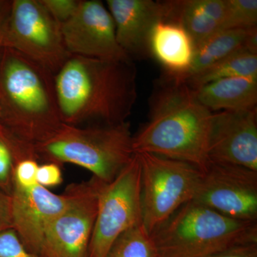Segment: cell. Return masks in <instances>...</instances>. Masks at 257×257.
I'll return each instance as SVG.
<instances>
[{
    "label": "cell",
    "instance_id": "1f68e13d",
    "mask_svg": "<svg viewBox=\"0 0 257 257\" xmlns=\"http://www.w3.org/2000/svg\"><path fill=\"white\" fill-rule=\"evenodd\" d=\"M2 50H3V48L0 49V55H1Z\"/></svg>",
    "mask_w": 257,
    "mask_h": 257
},
{
    "label": "cell",
    "instance_id": "ffe728a7",
    "mask_svg": "<svg viewBox=\"0 0 257 257\" xmlns=\"http://www.w3.org/2000/svg\"><path fill=\"white\" fill-rule=\"evenodd\" d=\"M106 257H159V255L152 235L140 224L121 234Z\"/></svg>",
    "mask_w": 257,
    "mask_h": 257
},
{
    "label": "cell",
    "instance_id": "44dd1931",
    "mask_svg": "<svg viewBox=\"0 0 257 257\" xmlns=\"http://www.w3.org/2000/svg\"><path fill=\"white\" fill-rule=\"evenodd\" d=\"M26 158L37 160L33 150L16 142L0 138V189L11 194L15 164Z\"/></svg>",
    "mask_w": 257,
    "mask_h": 257
},
{
    "label": "cell",
    "instance_id": "4dcf8cb0",
    "mask_svg": "<svg viewBox=\"0 0 257 257\" xmlns=\"http://www.w3.org/2000/svg\"><path fill=\"white\" fill-rule=\"evenodd\" d=\"M0 138L4 139V140H10V141L16 142V143H18V142L15 141L14 139L12 138L10 136L9 134L7 133V131L5 130L4 126H3V124H2L1 118H0Z\"/></svg>",
    "mask_w": 257,
    "mask_h": 257
},
{
    "label": "cell",
    "instance_id": "83f0119b",
    "mask_svg": "<svg viewBox=\"0 0 257 257\" xmlns=\"http://www.w3.org/2000/svg\"><path fill=\"white\" fill-rule=\"evenodd\" d=\"M12 228L11 197L0 189V232Z\"/></svg>",
    "mask_w": 257,
    "mask_h": 257
},
{
    "label": "cell",
    "instance_id": "8fae6325",
    "mask_svg": "<svg viewBox=\"0 0 257 257\" xmlns=\"http://www.w3.org/2000/svg\"><path fill=\"white\" fill-rule=\"evenodd\" d=\"M61 31L64 45L71 55L133 61L118 44L114 20L106 5L99 0H81L74 16L61 25Z\"/></svg>",
    "mask_w": 257,
    "mask_h": 257
},
{
    "label": "cell",
    "instance_id": "d6986e66",
    "mask_svg": "<svg viewBox=\"0 0 257 257\" xmlns=\"http://www.w3.org/2000/svg\"><path fill=\"white\" fill-rule=\"evenodd\" d=\"M232 77H257V55L242 49L184 82L196 89L218 79Z\"/></svg>",
    "mask_w": 257,
    "mask_h": 257
},
{
    "label": "cell",
    "instance_id": "2e32d148",
    "mask_svg": "<svg viewBox=\"0 0 257 257\" xmlns=\"http://www.w3.org/2000/svg\"><path fill=\"white\" fill-rule=\"evenodd\" d=\"M225 12L226 0L171 1L169 20L180 24L195 47L222 31Z\"/></svg>",
    "mask_w": 257,
    "mask_h": 257
},
{
    "label": "cell",
    "instance_id": "52a82bcc",
    "mask_svg": "<svg viewBox=\"0 0 257 257\" xmlns=\"http://www.w3.org/2000/svg\"><path fill=\"white\" fill-rule=\"evenodd\" d=\"M143 224L141 166L136 153L109 183L101 182L98 210L87 257H106L127 230Z\"/></svg>",
    "mask_w": 257,
    "mask_h": 257
},
{
    "label": "cell",
    "instance_id": "9a60e30c",
    "mask_svg": "<svg viewBox=\"0 0 257 257\" xmlns=\"http://www.w3.org/2000/svg\"><path fill=\"white\" fill-rule=\"evenodd\" d=\"M150 56L167 73L181 77L190 68L194 57L192 38L180 24L162 20L154 27L150 39Z\"/></svg>",
    "mask_w": 257,
    "mask_h": 257
},
{
    "label": "cell",
    "instance_id": "5b68a950",
    "mask_svg": "<svg viewBox=\"0 0 257 257\" xmlns=\"http://www.w3.org/2000/svg\"><path fill=\"white\" fill-rule=\"evenodd\" d=\"M37 160L79 166L104 183L116 178L133 158L128 121L114 124H62L50 140L35 147Z\"/></svg>",
    "mask_w": 257,
    "mask_h": 257
},
{
    "label": "cell",
    "instance_id": "30bf717a",
    "mask_svg": "<svg viewBox=\"0 0 257 257\" xmlns=\"http://www.w3.org/2000/svg\"><path fill=\"white\" fill-rule=\"evenodd\" d=\"M192 201L228 217L257 222V171L209 161Z\"/></svg>",
    "mask_w": 257,
    "mask_h": 257
},
{
    "label": "cell",
    "instance_id": "ac0fdd59",
    "mask_svg": "<svg viewBox=\"0 0 257 257\" xmlns=\"http://www.w3.org/2000/svg\"><path fill=\"white\" fill-rule=\"evenodd\" d=\"M247 32L248 30H223L209 37L194 47L192 63L187 72L181 77H175L187 80L227 56L245 49Z\"/></svg>",
    "mask_w": 257,
    "mask_h": 257
},
{
    "label": "cell",
    "instance_id": "e0dca14e",
    "mask_svg": "<svg viewBox=\"0 0 257 257\" xmlns=\"http://www.w3.org/2000/svg\"><path fill=\"white\" fill-rule=\"evenodd\" d=\"M194 91L197 100L213 113L256 108L257 77L218 79Z\"/></svg>",
    "mask_w": 257,
    "mask_h": 257
},
{
    "label": "cell",
    "instance_id": "f546056e",
    "mask_svg": "<svg viewBox=\"0 0 257 257\" xmlns=\"http://www.w3.org/2000/svg\"><path fill=\"white\" fill-rule=\"evenodd\" d=\"M244 48L253 55H257V27L248 29Z\"/></svg>",
    "mask_w": 257,
    "mask_h": 257
},
{
    "label": "cell",
    "instance_id": "6da1fadb",
    "mask_svg": "<svg viewBox=\"0 0 257 257\" xmlns=\"http://www.w3.org/2000/svg\"><path fill=\"white\" fill-rule=\"evenodd\" d=\"M54 81L61 119L73 126L124 122L138 96L133 61L71 55Z\"/></svg>",
    "mask_w": 257,
    "mask_h": 257
},
{
    "label": "cell",
    "instance_id": "603a6c76",
    "mask_svg": "<svg viewBox=\"0 0 257 257\" xmlns=\"http://www.w3.org/2000/svg\"><path fill=\"white\" fill-rule=\"evenodd\" d=\"M34 158L23 159L15 164L13 186L30 189L37 185V174L40 165Z\"/></svg>",
    "mask_w": 257,
    "mask_h": 257
},
{
    "label": "cell",
    "instance_id": "ba28073f",
    "mask_svg": "<svg viewBox=\"0 0 257 257\" xmlns=\"http://www.w3.org/2000/svg\"><path fill=\"white\" fill-rule=\"evenodd\" d=\"M3 48L16 51L53 75L71 56L60 24L40 0H13Z\"/></svg>",
    "mask_w": 257,
    "mask_h": 257
},
{
    "label": "cell",
    "instance_id": "cb8c5ba5",
    "mask_svg": "<svg viewBox=\"0 0 257 257\" xmlns=\"http://www.w3.org/2000/svg\"><path fill=\"white\" fill-rule=\"evenodd\" d=\"M0 257H41L29 251L13 228L0 232Z\"/></svg>",
    "mask_w": 257,
    "mask_h": 257
},
{
    "label": "cell",
    "instance_id": "8992f818",
    "mask_svg": "<svg viewBox=\"0 0 257 257\" xmlns=\"http://www.w3.org/2000/svg\"><path fill=\"white\" fill-rule=\"evenodd\" d=\"M136 154L141 166L143 225L152 234L194 199L202 171L182 161L147 152Z\"/></svg>",
    "mask_w": 257,
    "mask_h": 257
},
{
    "label": "cell",
    "instance_id": "7a4b0ae2",
    "mask_svg": "<svg viewBox=\"0 0 257 257\" xmlns=\"http://www.w3.org/2000/svg\"><path fill=\"white\" fill-rule=\"evenodd\" d=\"M212 117L187 83L164 72L154 86L148 119L133 135L134 152L182 161L203 171L209 162Z\"/></svg>",
    "mask_w": 257,
    "mask_h": 257
},
{
    "label": "cell",
    "instance_id": "4fadbf2b",
    "mask_svg": "<svg viewBox=\"0 0 257 257\" xmlns=\"http://www.w3.org/2000/svg\"><path fill=\"white\" fill-rule=\"evenodd\" d=\"M114 20L116 40L133 61L150 57V39L159 22L168 20L171 1L106 0Z\"/></svg>",
    "mask_w": 257,
    "mask_h": 257
},
{
    "label": "cell",
    "instance_id": "484cf974",
    "mask_svg": "<svg viewBox=\"0 0 257 257\" xmlns=\"http://www.w3.org/2000/svg\"><path fill=\"white\" fill-rule=\"evenodd\" d=\"M62 171L60 165L53 162H47L45 165L40 166L37 171V184L42 187H55L62 183Z\"/></svg>",
    "mask_w": 257,
    "mask_h": 257
},
{
    "label": "cell",
    "instance_id": "f1b7e54d",
    "mask_svg": "<svg viewBox=\"0 0 257 257\" xmlns=\"http://www.w3.org/2000/svg\"><path fill=\"white\" fill-rule=\"evenodd\" d=\"M12 3L10 0H0V49L4 47L5 35L8 30Z\"/></svg>",
    "mask_w": 257,
    "mask_h": 257
},
{
    "label": "cell",
    "instance_id": "d4e9b609",
    "mask_svg": "<svg viewBox=\"0 0 257 257\" xmlns=\"http://www.w3.org/2000/svg\"><path fill=\"white\" fill-rule=\"evenodd\" d=\"M42 6L60 25L70 20L78 10L81 0H40Z\"/></svg>",
    "mask_w": 257,
    "mask_h": 257
},
{
    "label": "cell",
    "instance_id": "277c9868",
    "mask_svg": "<svg viewBox=\"0 0 257 257\" xmlns=\"http://www.w3.org/2000/svg\"><path fill=\"white\" fill-rule=\"evenodd\" d=\"M151 235L159 257H209L257 242V222L228 217L192 200Z\"/></svg>",
    "mask_w": 257,
    "mask_h": 257
},
{
    "label": "cell",
    "instance_id": "9c48e42d",
    "mask_svg": "<svg viewBox=\"0 0 257 257\" xmlns=\"http://www.w3.org/2000/svg\"><path fill=\"white\" fill-rule=\"evenodd\" d=\"M100 185V181L92 177L67 187V204L47 228L40 256L87 257Z\"/></svg>",
    "mask_w": 257,
    "mask_h": 257
},
{
    "label": "cell",
    "instance_id": "4316f807",
    "mask_svg": "<svg viewBox=\"0 0 257 257\" xmlns=\"http://www.w3.org/2000/svg\"><path fill=\"white\" fill-rule=\"evenodd\" d=\"M209 257H257V242L237 245Z\"/></svg>",
    "mask_w": 257,
    "mask_h": 257
},
{
    "label": "cell",
    "instance_id": "7402d4cb",
    "mask_svg": "<svg viewBox=\"0 0 257 257\" xmlns=\"http://www.w3.org/2000/svg\"><path fill=\"white\" fill-rule=\"evenodd\" d=\"M256 0H226L223 30H248L256 27Z\"/></svg>",
    "mask_w": 257,
    "mask_h": 257
},
{
    "label": "cell",
    "instance_id": "7c38bea8",
    "mask_svg": "<svg viewBox=\"0 0 257 257\" xmlns=\"http://www.w3.org/2000/svg\"><path fill=\"white\" fill-rule=\"evenodd\" d=\"M208 157L210 162L257 171L256 108L213 113Z\"/></svg>",
    "mask_w": 257,
    "mask_h": 257
},
{
    "label": "cell",
    "instance_id": "5bb4252c",
    "mask_svg": "<svg viewBox=\"0 0 257 257\" xmlns=\"http://www.w3.org/2000/svg\"><path fill=\"white\" fill-rule=\"evenodd\" d=\"M10 197L12 228L25 247L40 256L45 231L65 207L67 196L37 184L30 189L13 186Z\"/></svg>",
    "mask_w": 257,
    "mask_h": 257
},
{
    "label": "cell",
    "instance_id": "3957f363",
    "mask_svg": "<svg viewBox=\"0 0 257 257\" xmlns=\"http://www.w3.org/2000/svg\"><path fill=\"white\" fill-rule=\"evenodd\" d=\"M52 73L9 48L0 55V118L15 141L35 151L50 140L61 119Z\"/></svg>",
    "mask_w": 257,
    "mask_h": 257
}]
</instances>
